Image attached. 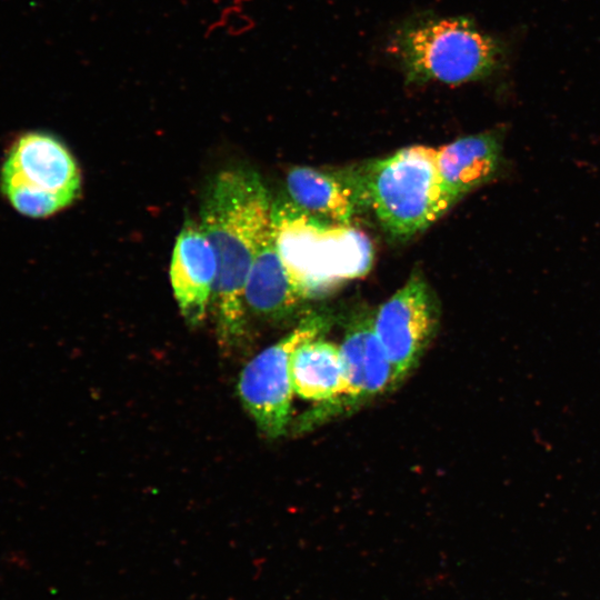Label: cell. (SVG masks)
<instances>
[{"label": "cell", "instance_id": "cell-1", "mask_svg": "<svg viewBox=\"0 0 600 600\" xmlns=\"http://www.w3.org/2000/svg\"><path fill=\"white\" fill-rule=\"evenodd\" d=\"M271 204L261 178L247 169L221 171L204 194L200 226L217 256L213 300L219 336L226 344L244 332V284L271 229Z\"/></svg>", "mask_w": 600, "mask_h": 600}, {"label": "cell", "instance_id": "cell-2", "mask_svg": "<svg viewBox=\"0 0 600 600\" xmlns=\"http://www.w3.org/2000/svg\"><path fill=\"white\" fill-rule=\"evenodd\" d=\"M387 50L407 83L438 81L461 84L486 80L506 60L504 43L467 17L420 13L400 22Z\"/></svg>", "mask_w": 600, "mask_h": 600}, {"label": "cell", "instance_id": "cell-3", "mask_svg": "<svg viewBox=\"0 0 600 600\" xmlns=\"http://www.w3.org/2000/svg\"><path fill=\"white\" fill-rule=\"evenodd\" d=\"M271 229L281 261L304 300L324 297L371 268L373 250L366 233L311 216L290 200L271 204Z\"/></svg>", "mask_w": 600, "mask_h": 600}, {"label": "cell", "instance_id": "cell-4", "mask_svg": "<svg viewBox=\"0 0 600 600\" xmlns=\"http://www.w3.org/2000/svg\"><path fill=\"white\" fill-rule=\"evenodd\" d=\"M436 148L416 144L351 169L363 209L400 240L424 231L458 201L446 189Z\"/></svg>", "mask_w": 600, "mask_h": 600}, {"label": "cell", "instance_id": "cell-5", "mask_svg": "<svg viewBox=\"0 0 600 600\" xmlns=\"http://www.w3.org/2000/svg\"><path fill=\"white\" fill-rule=\"evenodd\" d=\"M80 172L74 158L56 137L28 132L11 147L1 169L3 194L20 213L51 216L79 194Z\"/></svg>", "mask_w": 600, "mask_h": 600}, {"label": "cell", "instance_id": "cell-6", "mask_svg": "<svg viewBox=\"0 0 600 600\" xmlns=\"http://www.w3.org/2000/svg\"><path fill=\"white\" fill-rule=\"evenodd\" d=\"M334 322L330 311H313L276 343L269 346L242 369L238 392L258 428L268 437L284 433L290 417L293 389L290 362L302 343L324 337Z\"/></svg>", "mask_w": 600, "mask_h": 600}, {"label": "cell", "instance_id": "cell-7", "mask_svg": "<svg viewBox=\"0 0 600 600\" xmlns=\"http://www.w3.org/2000/svg\"><path fill=\"white\" fill-rule=\"evenodd\" d=\"M439 314L437 297L418 271L374 312V331L398 384L418 366L438 329Z\"/></svg>", "mask_w": 600, "mask_h": 600}, {"label": "cell", "instance_id": "cell-8", "mask_svg": "<svg viewBox=\"0 0 600 600\" xmlns=\"http://www.w3.org/2000/svg\"><path fill=\"white\" fill-rule=\"evenodd\" d=\"M374 313L356 311L346 324L340 353L343 391L333 403L316 408L304 419L309 426L354 409L398 386L394 370L374 331Z\"/></svg>", "mask_w": 600, "mask_h": 600}, {"label": "cell", "instance_id": "cell-9", "mask_svg": "<svg viewBox=\"0 0 600 600\" xmlns=\"http://www.w3.org/2000/svg\"><path fill=\"white\" fill-rule=\"evenodd\" d=\"M218 273L212 244L201 226L187 222L173 248L170 280L180 311L190 324L206 316Z\"/></svg>", "mask_w": 600, "mask_h": 600}, {"label": "cell", "instance_id": "cell-10", "mask_svg": "<svg viewBox=\"0 0 600 600\" xmlns=\"http://www.w3.org/2000/svg\"><path fill=\"white\" fill-rule=\"evenodd\" d=\"M502 136L501 131L489 130L436 148L440 178L457 201L499 173L503 160Z\"/></svg>", "mask_w": 600, "mask_h": 600}, {"label": "cell", "instance_id": "cell-11", "mask_svg": "<svg viewBox=\"0 0 600 600\" xmlns=\"http://www.w3.org/2000/svg\"><path fill=\"white\" fill-rule=\"evenodd\" d=\"M286 187L292 203L326 221L351 224L362 210L351 169L330 172L296 167L288 172Z\"/></svg>", "mask_w": 600, "mask_h": 600}, {"label": "cell", "instance_id": "cell-12", "mask_svg": "<svg viewBox=\"0 0 600 600\" xmlns=\"http://www.w3.org/2000/svg\"><path fill=\"white\" fill-rule=\"evenodd\" d=\"M243 300L246 309L269 319L287 317L306 301L281 261L272 229L261 243L248 273Z\"/></svg>", "mask_w": 600, "mask_h": 600}, {"label": "cell", "instance_id": "cell-13", "mask_svg": "<svg viewBox=\"0 0 600 600\" xmlns=\"http://www.w3.org/2000/svg\"><path fill=\"white\" fill-rule=\"evenodd\" d=\"M309 340L299 346L290 362L293 392L317 408L337 401L343 391V368L340 346L324 340Z\"/></svg>", "mask_w": 600, "mask_h": 600}]
</instances>
